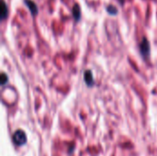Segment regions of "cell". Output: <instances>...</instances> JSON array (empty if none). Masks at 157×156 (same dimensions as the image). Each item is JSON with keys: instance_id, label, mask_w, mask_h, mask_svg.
I'll list each match as a JSON object with an SVG mask.
<instances>
[{"instance_id": "obj_1", "label": "cell", "mask_w": 157, "mask_h": 156, "mask_svg": "<svg viewBox=\"0 0 157 156\" xmlns=\"http://www.w3.org/2000/svg\"><path fill=\"white\" fill-rule=\"evenodd\" d=\"M139 50H140V54L143 57L144 60H149L150 55H151V44L149 40L146 37H144L142 41L139 44Z\"/></svg>"}, {"instance_id": "obj_3", "label": "cell", "mask_w": 157, "mask_h": 156, "mask_svg": "<svg viewBox=\"0 0 157 156\" xmlns=\"http://www.w3.org/2000/svg\"><path fill=\"white\" fill-rule=\"evenodd\" d=\"M84 80L86 85L88 87H93L95 86V79H94V75H93V72L90 69H87L84 72Z\"/></svg>"}, {"instance_id": "obj_4", "label": "cell", "mask_w": 157, "mask_h": 156, "mask_svg": "<svg viewBox=\"0 0 157 156\" xmlns=\"http://www.w3.org/2000/svg\"><path fill=\"white\" fill-rule=\"evenodd\" d=\"M24 4L26 5V6L29 10V12L32 15V17H35V16H37L39 14L38 6H37V4L33 0H24Z\"/></svg>"}, {"instance_id": "obj_7", "label": "cell", "mask_w": 157, "mask_h": 156, "mask_svg": "<svg viewBox=\"0 0 157 156\" xmlns=\"http://www.w3.org/2000/svg\"><path fill=\"white\" fill-rule=\"evenodd\" d=\"M106 11L108 12V14H109L110 16H116L119 13V10L117 8V6H115L112 4H109L106 6Z\"/></svg>"}, {"instance_id": "obj_6", "label": "cell", "mask_w": 157, "mask_h": 156, "mask_svg": "<svg viewBox=\"0 0 157 156\" xmlns=\"http://www.w3.org/2000/svg\"><path fill=\"white\" fill-rule=\"evenodd\" d=\"M7 15H8L7 5H6L5 0H1V7H0V19H1V21L6 19Z\"/></svg>"}, {"instance_id": "obj_9", "label": "cell", "mask_w": 157, "mask_h": 156, "mask_svg": "<svg viewBox=\"0 0 157 156\" xmlns=\"http://www.w3.org/2000/svg\"><path fill=\"white\" fill-rule=\"evenodd\" d=\"M119 2H120V4L122 6V5H124V2H125V0H118Z\"/></svg>"}, {"instance_id": "obj_2", "label": "cell", "mask_w": 157, "mask_h": 156, "mask_svg": "<svg viewBox=\"0 0 157 156\" xmlns=\"http://www.w3.org/2000/svg\"><path fill=\"white\" fill-rule=\"evenodd\" d=\"M27 141H28L27 134L23 130L18 129L12 135V142L17 146H22V145L26 144Z\"/></svg>"}, {"instance_id": "obj_5", "label": "cell", "mask_w": 157, "mask_h": 156, "mask_svg": "<svg viewBox=\"0 0 157 156\" xmlns=\"http://www.w3.org/2000/svg\"><path fill=\"white\" fill-rule=\"evenodd\" d=\"M72 14H73V17L75 19V22L77 23L80 21L81 19V7L79 6L78 3H75L74 6H73V8H72Z\"/></svg>"}, {"instance_id": "obj_8", "label": "cell", "mask_w": 157, "mask_h": 156, "mask_svg": "<svg viewBox=\"0 0 157 156\" xmlns=\"http://www.w3.org/2000/svg\"><path fill=\"white\" fill-rule=\"evenodd\" d=\"M7 82H8V75L3 72L0 76V84H1V86H5L7 84Z\"/></svg>"}]
</instances>
